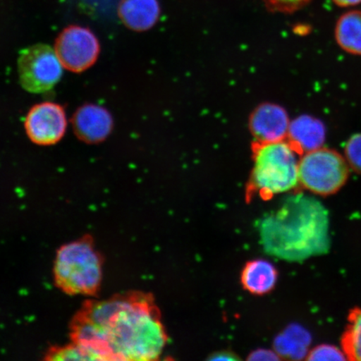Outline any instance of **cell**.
Instances as JSON below:
<instances>
[{
	"label": "cell",
	"instance_id": "ac0fdd59",
	"mask_svg": "<svg viewBox=\"0 0 361 361\" xmlns=\"http://www.w3.org/2000/svg\"><path fill=\"white\" fill-rule=\"evenodd\" d=\"M311 0H263L270 11L291 13L304 8Z\"/></svg>",
	"mask_w": 361,
	"mask_h": 361
},
{
	"label": "cell",
	"instance_id": "30bf717a",
	"mask_svg": "<svg viewBox=\"0 0 361 361\" xmlns=\"http://www.w3.org/2000/svg\"><path fill=\"white\" fill-rule=\"evenodd\" d=\"M74 132L81 141L96 144L105 141L113 129V118L106 108L87 104L75 111L72 120Z\"/></svg>",
	"mask_w": 361,
	"mask_h": 361
},
{
	"label": "cell",
	"instance_id": "7a4b0ae2",
	"mask_svg": "<svg viewBox=\"0 0 361 361\" xmlns=\"http://www.w3.org/2000/svg\"><path fill=\"white\" fill-rule=\"evenodd\" d=\"M259 233L266 252L291 262L326 254L331 243L326 207L299 192L284 197L277 210L262 219Z\"/></svg>",
	"mask_w": 361,
	"mask_h": 361
},
{
	"label": "cell",
	"instance_id": "4fadbf2b",
	"mask_svg": "<svg viewBox=\"0 0 361 361\" xmlns=\"http://www.w3.org/2000/svg\"><path fill=\"white\" fill-rule=\"evenodd\" d=\"M277 279L276 268L264 259L247 262L241 274L243 287L256 295H266L272 291L276 286Z\"/></svg>",
	"mask_w": 361,
	"mask_h": 361
},
{
	"label": "cell",
	"instance_id": "44dd1931",
	"mask_svg": "<svg viewBox=\"0 0 361 361\" xmlns=\"http://www.w3.org/2000/svg\"><path fill=\"white\" fill-rule=\"evenodd\" d=\"M239 358L235 354L229 351H220L210 356L209 360H237Z\"/></svg>",
	"mask_w": 361,
	"mask_h": 361
},
{
	"label": "cell",
	"instance_id": "9a60e30c",
	"mask_svg": "<svg viewBox=\"0 0 361 361\" xmlns=\"http://www.w3.org/2000/svg\"><path fill=\"white\" fill-rule=\"evenodd\" d=\"M335 33L341 49L352 55L361 56V11H351L341 16Z\"/></svg>",
	"mask_w": 361,
	"mask_h": 361
},
{
	"label": "cell",
	"instance_id": "52a82bcc",
	"mask_svg": "<svg viewBox=\"0 0 361 361\" xmlns=\"http://www.w3.org/2000/svg\"><path fill=\"white\" fill-rule=\"evenodd\" d=\"M54 49L66 69L80 73L97 62L101 45L92 30L83 26L72 25L59 35Z\"/></svg>",
	"mask_w": 361,
	"mask_h": 361
},
{
	"label": "cell",
	"instance_id": "6da1fadb",
	"mask_svg": "<svg viewBox=\"0 0 361 361\" xmlns=\"http://www.w3.org/2000/svg\"><path fill=\"white\" fill-rule=\"evenodd\" d=\"M72 341L92 360H157L168 335L152 295L142 293L89 302L76 315Z\"/></svg>",
	"mask_w": 361,
	"mask_h": 361
},
{
	"label": "cell",
	"instance_id": "ba28073f",
	"mask_svg": "<svg viewBox=\"0 0 361 361\" xmlns=\"http://www.w3.org/2000/svg\"><path fill=\"white\" fill-rule=\"evenodd\" d=\"M26 134L39 146H51L60 142L66 133V111L59 104L43 102L35 105L27 114Z\"/></svg>",
	"mask_w": 361,
	"mask_h": 361
},
{
	"label": "cell",
	"instance_id": "8fae6325",
	"mask_svg": "<svg viewBox=\"0 0 361 361\" xmlns=\"http://www.w3.org/2000/svg\"><path fill=\"white\" fill-rule=\"evenodd\" d=\"M287 139L293 151L302 156L323 146L326 128L313 116H300L290 123Z\"/></svg>",
	"mask_w": 361,
	"mask_h": 361
},
{
	"label": "cell",
	"instance_id": "d6986e66",
	"mask_svg": "<svg viewBox=\"0 0 361 361\" xmlns=\"http://www.w3.org/2000/svg\"><path fill=\"white\" fill-rule=\"evenodd\" d=\"M347 358L345 351L335 346L323 345L311 350L307 359L310 360H343Z\"/></svg>",
	"mask_w": 361,
	"mask_h": 361
},
{
	"label": "cell",
	"instance_id": "7c38bea8",
	"mask_svg": "<svg viewBox=\"0 0 361 361\" xmlns=\"http://www.w3.org/2000/svg\"><path fill=\"white\" fill-rule=\"evenodd\" d=\"M117 12L128 29L142 32L157 24L161 8L158 0H121Z\"/></svg>",
	"mask_w": 361,
	"mask_h": 361
},
{
	"label": "cell",
	"instance_id": "8992f818",
	"mask_svg": "<svg viewBox=\"0 0 361 361\" xmlns=\"http://www.w3.org/2000/svg\"><path fill=\"white\" fill-rule=\"evenodd\" d=\"M63 69L55 49L44 44L23 49L18 59L21 87L30 93H44L55 87L62 78Z\"/></svg>",
	"mask_w": 361,
	"mask_h": 361
},
{
	"label": "cell",
	"instance_id": "603a6c76",
	"mask_svg": "<svg viewBox=\"0 0 361 361\" xmlns=\"http://www.w3.org/2000/svg\"><path fill=\"white\" fill-rule=\"evenodd\" d=\"M94 1H98V0H94ZM103 1H105V0H103ZM112 1V0H111Z\"/></svg>",
	"mask_w": 361,
	"mask_h": 361
},
{
	"label": "cell",
	"instance_id": "3957f363",
	"mask_svg": "<svg viewBox=\"0 0 361 361\" xmlns=\"http://www.w3.org/2000/svg\"><path fill=\"white\" fill-rule=\"evenodd\" d=\"M251 150L254 166L246 188L247 201L254 197L270 200L299 186L300 161L286 140L269 143L255 141Z\"/></svg>",
	"mask_w": 361,
	"mask_h": 361
},
{
	"label": "cell",
	"instance_id": "e0dca14e",
	"mask_svg": "<svg viewBox=\"0 0 361 361\" xmlns=\"http://www.w3.org/2000/svg\"><path fill=\"white\" fill-rule=\"evenodd\" d=\"M345 157L350 166L361 173V134L350 138L345 147Z\"/></svg>",
	"mask_w": 361,
	"mask_h": 361
},
{
	"label": "cell",
	"instance_id": "9c48e42d",
	"mask_svg": "<svg viewBox=\"0 0 361 361\" xmlns=\"http://www.w3.org/2000/svg\"><path fill=\"white\" fill-rule=\"evenodd\" d=\"M290 125L286 110L271 102L260 104L248 118V129L255 141L263 143L284 141Z\"/></svg>",
	"mask_w": 361,
	"mask_h": 361
},
{
	"label": "cell",
	"instance_id": "5bb4252c",
	"mask_svg": "<svg viewBox=\"0 0 361 361\" xmlns=\"http://www.w3.org/2000/svg\"><path fill=\"white\" fill-rule=\"evenodd\" d=\"M311 344L310 334L299 324H291L275 338V351L281 357L302 360L308 357Z\"/></svg>",
	"mask_w": 361,
	"mask_h": 361
},
{
	"label": "cell",
	"instance_id": "5b68a950",
	"mask_svg": "<svg viewBox=\"0 0 361 361\" xmlns=\"http://www.w3.org/2000/svg\"><path fill=\"white\" fill-rule=\"evenodd\" d=\"M350 173L346 158L333 149L320 147L302 155L300 185L320 196L336 193L344 186Z\"/></svg>",
	"mask_w": 361,
	"mask_h": 361
},
{
	"label": "cell",
	"instance_id": "ffe728a7",
	"mask_svg": "<svg viewBox=\"0 0 361 361\" xmlns=\"http://www.w3.org/2000/svg\"><path fill=\"white\" fill-rule=\"evenodd\" d=\"M281 356L276 351H272L265 349L256 350L248 356L250 360H279Z\"/></svg>",
	"mask_w": 361,
	"mask_h": 361
},
{
	"label": "cell",
	"instance_id": "277c9868",
	"mask_svg": "<svg viewBox=\"0 0 361 361\" xmlns=\"http://www.w3.org/2000/svg\"><path fill=\"white\" fill-rule=\"evenodd\" d=\"M54 279L61 290L72 295H92L100 290L103 260L87 237L59 248L54 261Z\"/></svg>",
	"mask_w": 361,
	"mask_h": 361
},
{
	"label": "cell",
	"instance_id": "7402d4cb",
	"mask_svg": "<svg viewBox=\"0 0 361 361\" xmlns=\"http://www.w3.org/2000/svg\"><path fill=\"white\" fill-rule=\"evenodd\" d=\"M333 2L340 7H350L357 6L361 0H333Z\"/></svg>",
	"mask_w": 361,
	"mask_h": 361
},
{
	"label": "cell",
	"instance_id": "2e32d148",
	"mask_svg": "<svg viewBox=\"0 0 361 361\" xmlns=\"http://www.w3.org/2000/svg\"><path fill=\"white\" fill-rule=\"evenodd\" d=\"M343 347L347 357L361 361V310H354L350 316Z\"/></svg>",
	"mask_w": 361,
	"mask_h": 361
}]
</instances>
